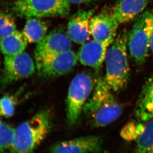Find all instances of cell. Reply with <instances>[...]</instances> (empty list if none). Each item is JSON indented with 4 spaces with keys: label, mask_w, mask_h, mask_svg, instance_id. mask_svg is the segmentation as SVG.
<instances>
[{
    "label": "cell",
    "mask_w": 153,
    "mask_h": 153,
    "mask_svg": "<svg viewBox=\"0 0 153 153\" xmlns=\"http://www.w3.org/2000/svg\"><path fill=\"white\" fill-rule=\"evenodd\" d=\"M14 130L10 125L0 122V153L10 147Z\"/></svg>",
    "instance_id": "21"
},
{
    "label": "cell",
    "mask_w": 153,
    "mask_h": 153,
    "mask_svg": "<svg viewBox=\"0 0 153 153\" xmlns=\"http://www.w3.org/2000/svg\"><path fill=\"white\" fill-rule=\"evenodd\" d=\"M135 114L141 122H147L153 117V75L142 89L136 103Z\"/></svg>",
    "instance_id": "15"
},
{
    "label": "cell",
    "mask_w": 153,
    "mask_h": 153,
    "mask_svg": "<svg viewBox=\"0 0 153 153\" xmlns=\"http://www.w3.org/2000/svg\"><path fill=\"white\" fill-rule=\"evenodd\" d=\"M153 151V117L147 122L137 139L134 153H150Z\"/></svg>",
    "instance_id": "18"
},
{
    "label": "cell",
    "mask_w": 153,
    "mask_h": 153,
    "mask_svg": "<svg viewBox=\"0 0 153 153\" xmlns=\"http://www.w3.org/2000/svg\"><path fill=\"white\" fill-rule=\"evenodd\" d=\"M48 31L46 22L37 17L27 18L22 33L28 42L39 43L45 37Z\"/></svg>",
    "instance_id": "17"
},
{
    "label": "cell",
    "mask_w": 153,
    "mask_h": 153,
    "mask_svg": "<svg viewBox=\"0 0 153 153\" xmlns=\"http://www.w3.org/2000/svg\"><path fill=\"white\" fill-rule=\"evenodd\" d=\"M153 153V151H152V152H151V153Z\"/></svg>",
    "instance_id": "25"
},
{
    "label": "cell",
    "mask_w": 153,
    "mask_h": 153,
    "mask_svg": "<svg viewBox=\"0 0 153 153\" xmlns=\"http://www.w3.org/2000/svg\"><path fill=\"white\" fill-rule=\"evenodd\" d=\"M78 58L73 50H69L36 63L38 72L43 76L54 77L69 72L76 65Z\"/></svg>",
    "instance_id": "9"
},
{
    "label": "cell",
    "mask_w": 153,
    "mask_h": 153,
    "mask_svg": "<svg viewBox=\"0 0 153 153\" xmlns=\"http://www.w3.org/2000/svg\"><path fill=\"white\" fill-rule=\"evenodd\" d=\"M119 24L115 19L111 12H102L94 15L90 22L91 34L97 41L112 42L117 34Z\"/></svg>",
    "instance_id": "10"
},
{
    "label": "cell",
    "mask_w": 153,
    "mask_h": 153,
    "mask_svg": "<svg viewBox=\"0 0 153 153\" xmlns=\"http://www.w3.org/2000/svg\"><path fill=\"white\" fill-rule=\"evenodd\" d=\"M51 126L50 112L42 110L14 130L12 153H30L45 138Z\"/></svg>",
    "instance_id": "3"
},
{
    "label": "cell",
    "mask_w": 153,
    "mask_h": 153,
    "mask_svg": "<svg viewBox=\"0 0 153 153\" xmlns=\"http://www.w3.org/2000/svg\"><path fill=\"white\" fill-rule=\"evenodd\" d=\"M35 72L33 59L27 52L5 56L0 82L4 86L32 75Z\"/></svg>",
    "instance_id": "7"
},
{
    "label": "cell",
    "mask_w": 153,
    "mask_h": 153,
    "mask_svg": "<svg viewBox=\"0 0 153 153\" xmlns=\"http://www.w3.org/2000/svg\"><path fill=\"white\" fill-rule=\"evenodd\" d=\"M104 78L97 79L91 97L82 111L93 126L105 127L116 120L122 114V108Z\"/></svg>",
    "instance_id": "1"
},
{
    "label": "cell",
    "mask_w": 153,
    "mask_h": 153,
    "mask_svg": "<svg viewBox=\"0 0 153 153\" xmlns=\"http://www.w3.org/2000/svg\"><path fill=\"white\" fill-rule=\"evenodd\" d=\"M144 125L141 124L131 122L126 125L122 130L121 135L125 140H132L137 139L143 131Z\"/></svg>",
    "instance_id": "22"
},
{
    "label": "cell",
    "mask_w": 153,
    "mask_h": 153,
    "mask_svg": "<svg viewBox=\"0 0 153 153\" xmlns=\"http://www.w3.org/2000/svg\"><path fill=\"white\" fill-rule=\"evenodd\" d=\"M16 99L11 94H6L0 99V115L6 118L12 117L15 113Z\"/></svg>",
    "instance_id": "20"
},
{
    "label": "cell",
    "mask_w": 153,
    "mask_h": 153,
    "mask_svg": "<svg viewBox=\"0 0 153 153\" xmlns=\"http://www.w3.org/2000/svg\"><path fill=\"white\" fill-rule=\"evenodd\" d=\"M71 40L62 28H56L38 43L34 53L36 63L71 50Z\"/></svg>",
    "instance_id": "8"
},
{
    "label": "cell",
    "mask_w": 153,
    "mask_h": 153,
    "mask_svg": "<svg viewBox=\"0 0 153 153\" xmlns=\"http://www.w3.org/2000/svg\"><path fill=\"white\" fill-rule=\"evenodd\" d=\"M96 84L93 76L86 73L77 74L73 79L66 100L67 120L70 125L76 123Z\"/></svg>",
    "instance_id": "5"
},
{
    "label": "cell",
    "mask_w": 153,
    "mask_h": 153,
    "mask_svg": "<svg viewBox=\"0 0 153 153\" xmlns=\"http://www.w3.org/2000/svg\"><path fill=\"white\" fill-rule=\"evenodd\" d=\"M28 41L22 32L14 31L0 40V51L5 56H13L24 52Z\"/></svg>",
    "instance_id": "16"
},
{
    "label": "cell",
    "mask_w": 153,
    "mask_h": 153,
    "mask_svg": "<svg viewBox=\"0 0 153 153\" xmlns=\"http://www.w3.org/2000/svg\"><path fill=\"white\" fill-rule=\"evenodd\" d=\"M112 42H102L93 39L82 44L78 54L82 65L99 70L105 61L106 52Z\"/></svg>",
    "instance_id": "12"
},
{
    "label": "cell",
    "mask_w": 153,
    "mask_h": 153,
    "mask_svg": "<svg viewBox=\"0 0 153 153\" xmlns=\"http://www.w3.org/2000/svg\"><path fill=\"white\" fill-rule=\"evenodd\" d=\"M150 51L153 55V32L152 34V39H151V42Z\"/></svg>",
    "instance_id": "24"
},
{
    "label": "cell",
    "mask_w": 153,
    "mask_h": 153,
    "mask_svg": "<svg viewBox=\"0 0 153 153\" xmlns=\"http://www.w3.org/2000/svg\"><path fill=\"white\" fill-rule=\"evenodd\" d=\"M0 64H1V61H0Z\"/></svg>",
    "instance_id": "26"
},
{
    "label": "cell",
    "mask_w": 153,
    "mask_h": 153,
    "mask_svg": "<svg viewBox=\"0 0 153 153\" xmlns=\"http://www.w3.org/2000/svg\"><path fill=\"white\" fill-rule=\"evenodd\" d=\"M128 33L123 30L117 33L106 52L105 81L114 92H119L128 84L130 68L127 57Z\"/></svg>",
    "instance_id": "2"
},
{
    "label": "cell",
    "mask_w": 153,
    "mask_h": 153,
    "mask_svg": "<svg viewBox=\"0 0 153 153\" xmlns=\"http://www.w3.org/2000/svg\"><path fill=\"white\" fill-rule=\"evenodd\" d=\"M95 10H79L73 15L67 24L66 33L71 41L82 44L87 42L91 34V20Z\"/></svg>",
    "instance_id": "13"
},
{
    "label": "cell",
    "mask_w": 153,
    "mask_h": 153,
    "mask_svg": "<svg viewBox=\"0 0 153 153\" xmlns=\"http://www.w3.org/2000/svg\"><path fill=\"white\" fill-rule=\"evenodd\" d=\"M16 30L13 16L10 13H0V40Z\"/></svg>",
    "instance_id": "19"
},
{
    "label": "cell",
    "mask_w": 153,
    "mask_h": 153,
    "mask_svg": "<svg viewBox=\"0 0 153 153\" xmlns=\"http://www.w3.org/2000/svg\"><path fill=\"white\" fill-rule=\"evenodd\" d=\"M153 32V11L146 10L134 19L128 33V48L136 63L141 65L146 61L150 50Z\"/></svg>",
    "instance_id": "4"
},
{
    "label": "cell",
    "mask_w": 153,
    "mask_h": 153,
    "mask_svg": "<svg viewBox=\"0 0 153 153\" xmlns=\"http://www.w3.org/2000/svg\"><path fill=\"white\" fill-rule=\"evenodd\" d=\"M102 140L96 136L79 137L54 145L50 153H100Z\"/></svg>",
    "instance_id": "11"
},
{
    "label": "cell",
    "mask_w": 153,
    "mask_h": 153,
    "mask_svg": "<svg viewBox=\"0 0 153 153\" xmlns=\"http://www.w3.org/2000/svg\"><path fill=\"white\" fill-rule=\"evenodd\" d=\"M70 3L75 4H88L91 3L94 0H68Z\"/></svg>",
    "instance_id": "23"
},
{
    "label": "cell",
    "mask_w": 153,
    "mask_h": 153,
    "mask_svg": "<svg viewBox=\"0 0 153 153\" xmlns=\"http://www.w3.org/2000/svg\"><path fill=\"white\" fill-rule=\"evenodd\" d=\"M149 0H119L111 13L119 24L134 20L144 12Z\"/></svg>",
    "instance_id": "14"
},
{
    "label": "cell",
    "mask_w": 153,
    "mask_h": 153,
    "mask_svg": "<svg viewBox=\"0 0 153 153\" xmlns=\"http://www.w3.org/2000/svg\"><path fill=\"white\" fill-rule=\"evenodd\" d=\"M68 0H18L11 7L21 18L65 16L70 11Z\"/></svg>",
    "instance_id": "6"
}]
</instances>
